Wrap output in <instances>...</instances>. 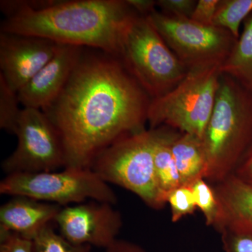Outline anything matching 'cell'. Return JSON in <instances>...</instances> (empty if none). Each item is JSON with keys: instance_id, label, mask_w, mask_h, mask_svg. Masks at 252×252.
<instances>
[{"instance_id": "obj_1", "label": "cell", "mask_w": 252, "mask_h": 252, "mask_svg": "<svg viewBox=\"0 0 252 252\" xmlns=\"http://www.w3.org/2000/svg\"><path fill=\"white\" fill-rule=\"evenodd\" d=\"M151 99L120 60L82 54L62 93L44 112L62 139L64 167L90 168L116 141L146 130Z\"/></svg>"}, {"instance_id": "obj_2", "label": "cell", "mask_w": 252, "mask_h": 252, "mask_svg": "<svg viewBox=\"0 0 252 252\" xmlns=\"http://www.w3.org/2000/svg\"><path fill=\"white\" fill-rule=\"evenodd\" d=\"M1 32L90 47L119 59L126 32L137 14L123 0L1 1Z\"/></svg>"}, {"instance_id": "obj_3", "label": "cell", "mask_w": 252, "mask_h": 252, "mask_svg": "<svg viewBox=\"0 0 252 252\" xmlns=\"http://www.w3.org/2000/svg\"><path fill=\"white\" fill-rule=\"evenodd\" d=\"M202 140L208 164L205 180L220 183L233 173L252 142V94L233 78L220 74Z\"/></svg>"}, {"instance_id": "obj_4", "label": "cell", "mask_w": 252, "mask_h": 252, "mask_svg": "<svg viewBox=\"0 0 252 252\" xmlns=\"http://www.w3.org/2000/svg\"><path fill=\"white\" fill-rule=\"evenodd\" d=\"M156 137V129L124 136L94 158L90 168L107 184L130 190L149 207L159 210L166 203L154 167Z\"/></svg>"}, {"instance_id": "obj_5", "label": "cell", "mask_w": 252, "mask_h": 252, "mask_svg": "<svg viewBox=\"0 0 252 252\" xmlns=\"http://www.w3.org/2000/svg\"><path fill=\"white\" fill-rule=\"evenodd\" d=\"M119 59L151 99L170 92L189 72L149 18L140 15L126 32Z\"/></svg>"}, {"instance_id": "obj_6", "label": "cell", "mask_w": 252, "mask_h": 252, "mask_svg": "<svg viewBox=\"0 0 252 252\" xmlns=\"http://www.w3.org/2000/svg\"><path fill=\"white\" fill-rule=\"evenodd\" d=\"M220 67L192 69L167 94L151 99L150 129L167 126L203 139L211 117L220 74Z\"/></svg>"}, {"instance_id": "obj_7", "label": "cell", "mask_w": 252, "mask_h": 252, "mask_svg": "<svg viewBox=\"0 0 252 252\" xmlns=\"http://www.w3.org/2000/svg\"><path fill=\"white\" fill-rule=\"evenodd\" d=\"M0 193L23 195L63 207L86 200L113 205L118 201L109 184L91 168L64 167L62 171L6 175L0 182Z\"/></svg>"}, {"instance_id": "obj_8", "label": "cell", "mask_w": 252, "mask_h": 252, "mask_svg": "<svg viewBox=\"0 0 252 252\" xmlns=\"http://www.w3.org/2000/svg\"><path fill=\"white\" fill-rule=\"evenodd\" d=\"M150 22L189 71L220 67L238 39L229 32L155 11Z\"/></svg>"}, {"instance_id": "obj_9", "label": "cell", "mask_w": 252, "mask_h": 252, "mask_svg": "<svg viewBox=\"0 0 252 252\" xmlns=\"http://www.w3.org/2000/svg\"><path fill=\"white\" fill-rule=\"evenodd\" d=\"M14 135L17 147L1 165L6 175L56 171L65 167L61 135L43 111L23 107Z\"/></svg>"}, {"instance_id": "obj_10", "label": "cell", "mask_w": 252, "mask_h": 252, "mask_svg": "<svg viewBox=\"0 0 252 252\" xmlns=\"http://www.w3.org/2000/svg\"><path fill=\"white\" fill-rule=\"evenodd\" d=\"M55 223L71 243L107 249L117 240L123 220L112 204L93 200L63 207Z\"/></svg>"}, {"instance_id": "obj_11", "label": "cell", "mask_w": 252, "mask_h": 252, "mask_svg": "<svg viewBox=\"0 0 252 252\" xmlns=\"http://www.w3.org/2000/svg\"><path fill=\"white\" fill-rule=\"evenodd\" d=\"M60 44L32 36L0 33V76L18 93L49 63Z\"/></svg>"}, {"instance_id": "obj_12", "label": "cell", "mask_w": 252, "mask_h": 252, "mask_svg": "<svg viewBox=\"0 0 252 252\" xmlns=\"http://www.w3.org/2000/svg\"><path fill=\"white\" fill-rule=\"evenodd\" d=\"M82 54V48L60 45L54 57L18 91L20 104L43 112L49 109L62 93Z\"/></svg>"}, {"instance_id": "obj_13", "label": "cell", "mask_w": 252, "mask_h": 252, "mask_svg": "<svg viewBox=\"0 0 252 252\" xmlns=\"http://www.w3.org/2000/svg\"><path fill=\"white\" fill-rule=\"evenodd\" d=\"M63 207L16 195L0 207V230L11 232L32 240L52 223Z\"/></svg>"}, {"instance_id": "obj_14", "label": "cell", "mask_w": 252, "mask_h": 252, "mask_svg": "<svg viewBox=\"0 0 252 252\" xmlns=\"http://www.w3.org/2000/svg\"><path fill=\"white\" fill-rule=\"evenodd\" d=\"M172 152L182 185L191 186L206 178L208 164L203 140L188 133H177L172 141Z\"/></svg>"}, {"instance_id": "obj_15", "label": "cell", "mask_w": 252, "mask_h": 252, "mask_svg": "<svg viewBox=\"0 0 252 252\" xmlns=\"http://www.w3.org/2000/svg\"><path fill=\"white\" fill-rule=\"evenodd\" d=\"M214 189L220 204V215L219 221L222 218H230L252 223L251 186L244 183L232 174L217 184Z\"/></svg>"}, {"instance_id": "obj_16", "label": "cell", "mask_w": 252, "mask_h": 252, "mask_svg": "<svg viewBox=\"0 0 252 252\" xmlns=\"http://www.w3.org/2000/svg\"><path fill=\"white\" fill-rule=\"evenodd\" d=\"M219 69L220 74L233 78L252 94V13L245 20L240 37Z\"/></svg>"}, {"instance_id": "obj_17", "label": "cell", "mask_w": 252, "mask_h": 252, "mask_svg": "<svg viewBox=\"0 0 252 252\" xmlns=\"http://www.w3.org/2000/svg\"><path fill=\"white\" fill-rule=\"evenodd\" d=\"M154 160L158 185L162 198L167 203V195L172 190L182 186L180 175L173 154L172 143L177 133L167 130L165 127L156 128Z\"/></svg>"}, {"instance_id": "obj_18", "label": "cell", "mask_w": 252, "mask_h": 252, "mask_svg": "<svg viewBox=\"0 0 252 252\" xmlns=\"http://www.w3.org/2000/svg\"><path fill=\"white\" fill-rule=\"evenodd\" d=\"M215 228L221 235L224 252H252V223L222 218Z\"/></svg>"}, {"instance_id": "obj_19", "label": "cell", "mask_w": 252, "mask_h": 252, "mask_svg": "<svg viewBox=\"0 0 252 252\" xmlns=\"http://www.w3.org/2000/svg\"><path fill=\"white\" fill-rule=\"evenodd\" d=\"M252 13V0H220L213 20V26L240 37L242 23Z\"/></svg>"}, {"instance_id": "obj_20", "label": "cell", "mask_w": 252, "mask_h": 252, "mask_svg": "<svg viewBox=\"0 0 252 252\" xmlns=\"http://www.w3.org/2000/svg\"><path fill=\"white\" fill-rule=\"evenodd\" d=\"M32 241L34 252H91L92 248L71 243L56 232L52 224L41 230Z\"/></svg>"}, {"instance_id": "obj_21", "label": "cell", "mask_w": 252, "mask_h": 252, "mask_svg": "<svg viewBox=\"0 0 252 252\" xmlns=\"http://www.w3.org/2000/svg\"><path fill=\"white\" fill-rule=\"evenodd\" d=\"M197 208L205 217L206 224L216 226L220 219V204L215 189L205 179H200L190 186Z\"/></svg>"}, {"instance_id": "obj_22", "label": "cell", "mask_w": 252, "mask_h": 252, "mask_svg": "<svg viewBox=\"0 0 252 252\" xmlns=\"http://www.w3.org/2000/svg\"><path fill=\"white\" fill-rule=\"evenodd\" d=\"M17 93L11 90L4 79L0 76V128L14 134L20 114Z\"/></svg>"}, {"instance_id": "obj_23", "label": "cell", "mask_w": 252, "mask_h": 252, "mask_svg": "<svg viewBox=\"0 0 252 252\" xmlns=\"http://www.w3.org/2000/svg\"><path fill=\"white\" fill-rule=\"evenodd\" d=\"M167 203L171 208L172 220L177 222L196 210L195 198L190 186L182 185L169 193Z\"/></svg>"}, {"instance_id": "obj_24", "label": "cell", "mask_w": 252, "mask_h": 252, "mask_svg": "<svg viewBox=\"0 0 252 252\" xmlns=\"http://www.w3.org/2000/svg\"><path fill=\"white\" fill-rule=\"evenodd\" d=\"M197 1L195 0H158L157 7L160 12L182 18H191Z\"/></svg>"}, {"instance_id": "obj_25", "label": "cell", "mask_w": 252, "mask_h": 252, "mask_svg": "<svg viewBox=\"0 0 252 252\" xmlns=\"http://www.w3.org/2000/svg\"><path fill=\"white\" fill-rule=\"evenodd\" d=\"M0 252H34L32 241L16 233L0 230Z\"/></svg>"}, {"instance_id": "obj_26", "label": "cell", "mask_w": 252, "mask_h": 252, "mask_svg": "<svg viewBox=\"0 0 252 252\" xmlns=\"http://www.w3.org/2000/svg\"><path fill=\"white\" fill-rule=\"evenodd\" d=\"M220 0H198L190 19L204 26H213Z\"/></svg>"}, {"instance_id": "obj_27", "label": "cell", "mask_w": 252, "mask_h": 252, "mask_svg": "<svg viewBox=\"0 0 252 252\" xmlns=\"http://www.w3.org/2000/svg\"><path fill=\"white\" fill-rule=\"evenodd\" d=\"M233 175L252 187V142L235 167Z\"/></svg>"}, {"instance_id": "obj_28", "label": "cell", "mask_w": 252, "mask_h": 252, "mask_svg": "<svg viewBox=\"0 0 252 252\" xmlns=\"http://www.w3.org/2000/svg\"><path fill=\"white\" fill-rule=\"evenodd\" d=\"M126 2L136 14L140 16H148L157 11V1L154 0H126Z\"/></svg>"}, {"instance_id": "obj_29", "label": "cell", "mask_w": 252, "mask_h": 252, "mask_svg": "<svg viewBox=\"0 0 252 252\" xmlns=\"http://www.w3.org/2000/svg\"><path fill=\"white\" fill-rule=\"evenodd\" d=\"M106 252H147L135 243L117 239L106 249Z\"/></svg>"}]
</instances>
